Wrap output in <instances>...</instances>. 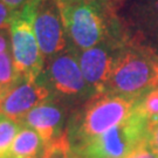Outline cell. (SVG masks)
I'll use <instances>...</instances> for the list:
<instances>
[{"mask_svg":"<svg viewBox=\"0 0 158 158\" xmlns=\"http://www.w3.org/2000/svg\"><path fill=\"white\" fill-rule=\"evenodd\" d=\"M69 48L85 51L107 41H129L111 0H56Z\"/></svg>","mask_w":158,"mask_h":158,"instance_id":"1","label":"cell"},{"mask_svg":"<svg viewBox=\"0 0 158 158\" xmlns=\"http://www.w3.org/2000/svg\"><path fill=\"white\" fill-rule=\"evenodd\" d=\"M139 98L110 93H97L88 98L68 123L67 134L72 149L119 124L134 111Z\"/></svg>","mask_w":158,"mask_h":158,"instance_id":"2","label":"cell"},{"mask_svg":"<svg viewBox=\"0 0 158 158\" xmlns=\"http://www.w3.org/2000/svg\"><path fill=\"white\" fill-rule=\"evenodd\" d=\"M158 87V57L128 42L123 47L103 93L139 98Z\"/></svg>","mask_w":158,"mask_h":158,"instance_id":"3","label":"cell"},{"mask_svg":"<svg viewBox=\"0 0 158 158\" xmlns=\"http://www.w3.org/2000/svg\"><path fill=\"white\" fill-rule=\"evenodd\" d=\"M148 125L149 117L138 101L134 111L124 121L74 148L73 151L80 158H127L147 144Z\"/></svg>","mask_w":158,"mask_h":158,"instance_id":"4","label":"cell"},{"mask_svg":"<svg viewBox=\"0 0 158 158\" xmlns=\"http://www.w3.org/2000/svg\"><path fill=\"white\" fill-rule=\"evenodd\" d=\"M38 80L49 89L52 98L64 106L85 103L95 95L82 74L77 53L69 47L45 63Z\"/></svg>","mask_w":158,"mask_h":158,"instance_id":"5","label":"cell"},{"mask_svg":"<svg viewBox=\"0 0 158 158\" xmlns=\"http://www.w3.org/2000/svg\"><path fill=\"white\" fill-rule=\"evenodd\" d=\"M40 0H34L17 11L12 19L11 51L14 67L20 79L36 81L41 75L45 61L34 33L33 20Z\"/></svg>","mask_w":158,"mask_h":158,"instance_id":"6","label":"cell"},{"mask_svg":"<svg viewBox=\"0 0 158 158\" xmlns=\"http://www.w3.org/2000/svg\"><path fill=\"white\" fill-rule=\"evenodd\" d=\"M33 27L45 63L69 47L56 0H40L34 15Z\"/></svg>","mask_w":158,"mask_h":158,"instance_id":"7","label":"cell"},{"mask_svg":"<svg viewBox=\"0 0 158 158\" xmlns=\"http://www.w3.org/2000/svg\"><path fill=\"white\" fill-rule=\"evenodd\" d=\"M129 41H107L76 52L85 81L95 94L103 93L121 52Z\"/></svg>","mask_w":158,"mask_h":158,"instance_id":"8","label":"cell"},{"mask_svg":"<svg viewBox=\"0 0 158 158\" xmlns=\"http://www.w3.org/2000/svg\"><path fill=\"white\" fill-rule=\"evenodd\" d=\"M51 98V91L39 80L20 79L0 95V114L21 121L34 107Z\"/></svg>","mask_w":158,"mask_h":158,"instance_id":"9","label":"cell"},{"mask_svg":"<svg viewBox=\"0 0 158 158\" xmlns=\"http://www.w3.org/2000/svg\"><path fill=\"white\" fill-rule=\"evenodd\" d=\"M64 107L63 103L51 97L28 111L20 123L35 130L47 145L67 131L63 127Z\"/></svg>","mask_w":158,"mask_h":158,"instance_id":"10","label":"cell"},{"mask_svg":"<svg viewBox=\"0 0 158 158\" xmlns=\"http://www.w3.org/2000/svg\"><path fill=\"white\" fill-rule=\"evenodd\" d=\"M128 29L129 41L158 57V0H148L137 12L134 28Z\"/></svg>","mask_w":158,"mask_h":158,"instance_id":"11","label":"cell"},{"mask_svg":"<svg viewBox=\"0 0 158 158\" xmlns=\"http://www.w3.org/2000/svg\"><path fill=\"white\" fill-rule=\"evenodd\" d=\"M46 145L40 135L29 127L21 125L6 158L44 157Z\"/></svg>","mask_w":158,"mask_h":158,"instance_id":"12","label":"cell"},{"mask_svg":"<svg viewBox=\"0 0 158 158\" xmlns=\"http://www.w3.org/2000/svg\"><path fill=\"white\" fill-rule=\"evenodd\" d=\"M21 125L17 119L0 114V158L7 157L12 143L21 129Z\"/></svg>","mask_w":158,"mask_h":158,"instance_id":"13","label":"cell"},{"mask_svg":"<svg viewBox=\"0 0 158 158\" xmlns=\"http://www.w3.org/2000/svg\"><path fill=\"white\" fill-rule=\"evenodd\" d=\"M19 80L20 77L14 67L12 51L0 53V93H5Z\"/></svg>","mask_w":158,"mask_h":158,"instance_id":"14","label":"cell"},{"mask_svg":"<svg viewBox=\"0 0 158 158\" xmlns=\"http://www.w3.org/2000/svg\"><path fill=\"white\" fill-rule=\"evenodd\" d=\"M42 158H80L73 151L68 139L67 131L57 137L56 139L46 145L44 157Z\"/></svg>","mask_w":158,"mask_h":158,"instance_id":"15","label":"cell"},{"mask_svg":"<svg viewBox=\"0 0 158 158\" xmlns=\"http://www.w3.org/2000/svg\"><path fill=\"white\" fill-rule=\"evenodd\" d=\"M142 110L147 114L149 118L158 115V87L142 96L139 100Z\"/></svg>","mask_w":158,"mask_h":158,"instance_id":"16","label":"cell"},{"mask_svg":"<svg viewBox=\"0 0 158 158\" xmlns=\"http://www.w3.org/2000/svg\"><path fill=\"white\" fill-rule=\"evenodd\" d=\"M147 145L158 155V115L149 118Z\"/></svg>","mask_w":158,"mask_h":158,"instance_id":"17","label":"cell"},{"mask_svg":"<svg viewBox=\"0 0 158 158\" xmlns=\"http://www.w3.org/2000/svg\"><path fill=\"white\" fill-rule=\"evenodd\" d=\"M14 14H15V11H13L11 7H8L2 1H0V31L10 29Z\"/></svg>","mask_w":158,"mask_h":158,"instance_id":"18","label":"cell"},{"mask_svg":"<svg viewBox=\"0 0 158 158\" xmlns=\"http://www.w3.org/2000/svg\"><path fill=\"white\" fill-rule=\"evenodd\" d=\"M127 158H158V155L156 152H153L147 144H144L143 147H141L138 150H136L135 152H132Z\"/></svg>","mask_w":158,"mask_h":158,"instance_id":"19","label":"cell"},{"mask_svg":"<svg viewBox=\"0 0 158 158\" xmlns=\"http://www.w3.org/2000/svg\"><path fill=\"white\" fill-rule=\"evenodd\" d=\"M11 51V32L10 29L0 31V53Z\"/></svg>","mask_w":158,"mask_h":158,"instance_id":"20","label":"cell"},{"mask_svg":"<svg viewBox=\"0 0 158 158\" xmlns=\"http://www.w3.org/2000/svg\"><path fill=\"white\" fill-rule=\"evenodd\" d=\"M0 1H2L4 4L8 6V7H11L13 11H20L23 7L29 4V2H32L34 0H0Z\"/></svg>","mask_w":158,"mask_h":158,"instance_id":"21","label":"cell"},{"mask_svg":"<svg viewBox=\"0 0 158 158\" xmlns=\"http://www.w3.org/2000/svg\"><path fill=\"white\" fill-rule=\"evenodd\" d=\"M29 158H36V157H29Z\"/></svg>","mask_w":158,"mask_h":158,"instance_id":"22","label":"cell"},{"mask_svg":"<svg viewBox=\"0 0 158 158\" xmlns=\"http://www.w3.org/2000/svg\"><path fill=\"white\" fill-rule=\"evenodd\" d=\"M0 95H1V93H0Z\"/></svg>","mask_w":158,"mask_h":158,"instance_id":"23","label":"cell"}]
</instances>
